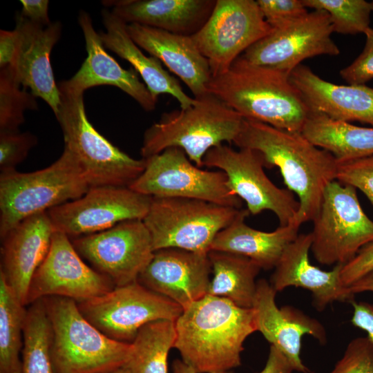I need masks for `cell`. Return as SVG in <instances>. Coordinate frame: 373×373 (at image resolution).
I'll list each match as a JSON object with an SVG mask.
<instances>
[{
  "instance_id": "7dc6e473",
  "label": "cell",
  "mask_w": 373,
  "mask_h": 373,
  "mask_svg": "<svg viewBox=\"0 0 373 373\" xmlns=\"http://www.w3.org/2000/svg\"><path fill=\"white\" fill-rule=\"evenodd\" d=\"M173 373H197L191 367L186 364L182 360L176 359L172 365ZM222 373H232L230 371Z\"/></svg>"
},
{
  "instance_id": "d590c367",
  "label": "cell",
  "mask_w": 373,
  "mask_h": 373,
  "mask_svg": "<svg viewBox=\"0 0 373 373\" xmlns=\"http://www.w3.org/2000/svg\"><path fill=\"white\" fill-rule=\"evenodd\" d=\"M37 142V136L28 131L0 133L1 173L16 170Z\"/></svg>"
},
{
  "instance_id": "9a60e30c",
  "label": "cell",
  "mask_w": 373,
  "mask_h": 373,
  "mask_svg": "<svg viewBox=\"0 0 373 373\" xmlns=\"http://www.w3.org/2000/svg\"><path fill=\"white\" fill-rule=\"evenodd\" d=\"M151 198L128 186L90 187L82 197L49 209L55 231L70 238L93 234L146 216Z\"/></svg>"
},
{
  "instance_id": "603a6c76",
  "label": "cell",
  "mask_w": 373,
  "mask_h": 373,
  "mask_svg": "<svg viewBox=\"0 0 373 373\" xmlns=\"http://www.w3.org/2000/svg\"><path fill=\"white\" fill-rule=\"evenodd\" d=\"M78 21L84 34L87 57L78 71L65 80L66 84L84 93L95 86H115L131 97L146 111L154 110L157 101L133 68H123L106 51L89 14L81 11Z\"/></svg>"
},
{
  "instance_id": "30bf717a",
  "label": "cell",
  "mask_w": 373,
  "mask_h": 373,
  "mask_svg": "<svg viewBox=\"0 0 373 373\" xmlns=\"http://www.w3.org/2000/svg\"><path fill=\"white\" fill-rule=\"evenodd\" d=\"M144 160V171L128 186L132 190L151 198L195 199L242 209L225 173L197 166L182 149L170 147Z\"/></svg>"
},
{
  "instance_id": "4dcf8cb0",
  "label": "cell",
  "mask_w": 373,
  "mask_h": 373,
  "mask_svg": "<svg viewBox=\"0 0 373 373\" xmlns=\"http://www.w3.org/2000/svg\"><path fill=\"white\" fill-rule=\"evenodd\" d=\"M176 338L175 323L157 320L142 327L122 368L126 373H167V358Z\"/></svg>"
},
{
  "instance_id": "e0dca14e",
  "label": "cell",
  "mask_w": 373,
  "mask_h": 373,
  "mask_svg": "<svg viewBox=\"0 0 373 373\" xmlns=\"http://www.w3.org/2000/svg\"><path fill=\"white\" fill-rule=\"evenodd\" d=\"M115 287L79 256L64 233L55 231L50 249L30 281L27 305L47 296L66 297L80 302Z\"/></svg>"
},
{
  "instance_id": "f546056e",
  "label": "cell",
  "mask_w": 373,
  "mask_h": 373,
  "mask_svg": "<svg viewBox=\"0 0 373 373\" xmlns=\"http://www.w3.org/2000/svg\"><path fill=\"white\" fill-rule=\"evenodd\" d=\"M212 278L207 294L227 298L239 307L252 308L256 278L261 268L247 257L211 250L208 253Z\"/></svg>"
},
{
  "instance_id": "836d02e7",
  "label": "cell",
  "mask_w": 373,
  "mask_h": 373,
  "mask_svg": "<svg viewBox=\"0 0 373 373\" xmlns=\"http://www.w3.org/2000/svg\"><path fill=\"white\" fill-rule=\"evenodd\" d=\"M307 8L324 10L329 17L333 32L364 33L370 28L371 2L365 0H303Z\"/></svg>"
},
{
  "instance_id": "bcb514c9",
  "label": "cell",
  "mask_w": 373,
  "mask_h": 373,
  "mask_svg": "<svg viewBox=\"0 0 373 373\" xmlns=\"http://www.w3.org/2000/svg\"><path fill=\"white\" fill-rule=\"evenodd\" d=\"M354 295L365 291L373 292V271L348 287Z\"/></svg>"
},
{
  "instance_id": "f6af8a7d",
  "label": "cell",
  "mask_w": 373,
  "mask_h": 373,
  "mask_svg": "<svg viewBox=\"0 0 373 373\" xmlns=\"http://www.w3.org/2000/svg\"><path fill=\"white\" fill-rule=\"evenodd\" d=\"M294 369L286 357L271 345L265 367L256 373H293Z\"/></svg>"
},
{
  "instance_id": "ffe728a7",
  "label": "cell",
  "mask_w": 373,
  "mask_h": 373,
  "mask_svg": "<svg viewBox=\"0 0 373 373\" xmlns=\"http://www.w3.org/2000/svg\"><path fill=\"white\" fill-rule=\"evenodd\" d=\"M15 29L19 35L18 50L13 66L7 68L21 86L48 104L55 115L60 95L50 55L61 37V24L55 21L41 26L17 15Z\"/></svg>"
},
{
  "instance_id": "44dd1931",
  "label": "cell",
  "mask_w": 373,
  "mask_h": 373,
  "mask_svg": "<svg viewBox=\"0 0 373 373\" xmlns=\"http://www.w3.org/2000/svg\"><path fill=\"white\" fill-rule=\"evenodd\" d=\"M54 232L47 212H41L22 220L1 238L0 275L24 306L32 278L48 253Z\"/></svg>"
},
{
  "instance_id": "277c9868",
  "label": "cell",
  "mask_w": 373,
  "mask_h": 373,
  "mask_svg": "<svg viewBox=\"0 0 373 373\" xmlns=\"http://www.w3.org/2000/svg\"><path fill=\"white\" fill-rule=\"evenodd\" d=\"M194 99V104L185 109L163 113L159 122L145 131L140 150L142 159L178 147L202 168L210 149L224 142L233 143L244 118L209 92Z\"/></svg>"
},
{
  "instance_id": "cb8c5ba5",
  "label": "cell",
  "mask_w": 373,
  "mask_h": 373,
  "mask_svg": "<svg viewBox=\"0 0 373 373\" xmlns=\"http://www.w3.org/2000/svg\"><path fill=\"white\" fill-rule=\"evenodd\" d=\"M133 41L158 59L189 88L194 98L209 93L212 77L207 59L201 54L191 36L173 34L138 24H126Z\"/></svg>"
},
{
  "instance_id": "f1b7e54d",
  "label": "cell",
  "mask_w": 373,
  "mask_h": 373,
  "mask_svg": "<svg viewBox=\"0 0 373 373\" xmlns=\"http://www.w3.org/2000/svg\"><path fill=\"white\" fill-rule=\"evenodd\" d=\"M301 133L338 163L373 155V128L361 127L310 111Z\"/></svg>"
},
{
  "instance_id": "6da1fadb",
  "label": "cell",
  "mask_w": 373,
  "mask_h": 373,
  "mask_svg": "<svg viewBox=\"0 0 373 373\" xmlns=\"http://www.w3.org/2000/svg\"><path fill=\"white\" fill-rule=\"evenodd\" d=\"M233 143L259 153L265 166L279 169L287 189L298 197L294 223L300 226L316 216L327 186L336 180L338 162L300 132L289 131L244 119Z\"/></svg>"
},
{
  "instance_id": "d6986e66",
  "label": "cell",
  "mask_w": 373,
  "mask_h": 373,
  "mask_svg": "<svg viewBox=\"0 0 373 373\" xmlns=\"http://www.w3.org/2000/svg\"><path fill=\"white\" fill-rule=\"evenodd\" d=\"M211 274L208 253L166 248L155 251L137 280L184 310L207 294Z\"/></svg>"
},
{
  "instance_id": "7bdbcfd3",
  "label": "cell",
  "mask_w": 373,
  "mask_h": 373,
  "mask_svg": "<svg viewBox=\"0 0 373 373\" xmlns=\"http://www.w3.org/2000/svg\"><path fill=\"white\" fill-rule=\"evenodd\" d=\"M350 303L353 307L352 325L365 331L373 343V303L352 300Z\"/></svg>"
},
{
  "instance_id": "83f0119b",
  "label": "cell",
  "mask_w": 373,
  "mask_h": 373,
  "mask_svg": "<svg viewBox=\"0 0 373 373\" xmlns=\"http://www.w3.org/2000/svg\"><path fill=\"white\" fill-rule=\"evenodd\" d=\"M249 213L242 209L236 218L215 237L211 250L241 255L254 261L261 269H274L284 251L298 236L300 226L291 222L271 232L248 226Z\"/></svg>"
},
{
  "instance_id": "7a4b0ae2",
  "label": "cell",
  "mask_w": 373,
  "mask_h": 373,
  "mask_svg": "<svg viewBox=\"0 0 373 373\" xmlns=\"http://www.w3.org/2000/svg\"><path fill=\"white\" fill-rule=\"evenodd\" d=\"M175 323L173 347L197 373H222L240 366L243 343L257 331L253 308L209 294L184 309Z\"/></svg>"
},
{
  "instance_id": "3957f363",
  "label": "cell",
  "mask_w": 373,
  "mask_h": 373,
  "mask_svg": "<svg viewBox=\"0 0 373 373\" xmlns=\"http://www.w3.org/2000/svg\"><path fill=\"white\" fill-rule=\"evenodd\" d=\"M290 73L249 63L241 55L208 90L244 119L300 132L310 110L291 84Z\"/></svg>"
},
{
  "instance_id": "7402d4cb",
  "label": "cell",
  "mask_w": 373,
  "mask_h": 373,
  "mask_svg": "<svg viewBox=\"0 0 373 373\" xmlns=\"http://www.w3.org/2000/svg\"><path fill=\"white\" fill-rule=\"evenodd\" d=\"M312 242L311 233L298 234L285 249L275 267L271 285L276 292L289 287L309 290L312 304L319 312L335 301L351 302L354 295L341 280L343 265H336L328 271L312 265L309 258Z\"/></svg>"
},
{
  "instance_id": "8992f818",
  "label": "cell",
  "mask_w": 373,
  "mask_h": 373,
  "mask_svg": "<svg viewBox=\"0 0 373 373\" xmlns=\"http://www.w3.org/2000/svg\"><path fill=\"white\" fill-rule=\"evenodd\" d=\"M42 299L50 323V357L55 373H107L123 367L131 343L106 336L82 316L73 299Z\"/></svg>"
},
{
  "instance_id": "d4e9b609",
  "label": "cell",
  "mask_w": 373,
  "mask_h": 373,
  "mask_svg": "<svg viewBox=\"0 0 373 373\" xmlns=\"http://www.w3.org/2000/svg\"><path fill=\"white\" fill-rule=\"evenodd\" d=\"M289 79L310 111L322 113L334 119L373 126V88L365 84L331 83L303 64L290 73Z\"/></svg>"
},
{
  "instance_id": "e575fe53",
  "label": "cell",
  "mask_w": 373,
  "mask_h": 373,
  "mask_svg": "<svg viewBox=\"0 0 373 373\" xmlns=\"http://www.w3.org/2000/svg\"><path fill=\"white\" fill-rule=\"evenodd\" d=\"M20 86L8 68L0 69V133L19 131L25 111L38 108L36 97Z\"/></svg>"
},
{
  "instance_id": "b9f144b4",
  "label": "cell",
  "mask_w": 373,
  "mask_h": 373,
  "mask_svg": "<svg viewBox=\"0 0 373 373\" xmlns=\"http://www.w3.org/2000/svg\"><path fill=\"white\" fill-rule=\"evenodd\" d=\"M19 45L17 31L0 30V69L10 68L13 66Z\"/></svg>"
},
{
  "instance_id": "52a82bcc",
  "label": "cell",
  "mask_w": 373,
  "mask_h": 373,
  "mask_svg": "<svg viewBox=\"0 0 373 373\" xmlns=\"http://www.w3.org/2000/svg\"><path fill=\"white\" fill-rule=\"evenodd\" d=\"M90 186L77 162L64 149L48 167L0 174V238L26 218L76 200Z\"/></svg>"
},
{
  "instance_id": "ab89813d",
  "label": "cell",
  "mask_w": 373,
  "mask_h": 373,
  "mask_svg": "<svg viewBox=\"0 0 373 373\" xmlns=\"http://www.w3.org/2000/svg\"><path fill=\"white\" fill-rule=\"evenodd\" d=\"M365 44L361 54L347 67L340 71L341 77L352 85H363L373 79V28L364 32Z\"/></svg>"
},
{
  "instance_id": "60d3db41",
  "label": "cell",
  "mask_w": 373,
  "mask_h": 373,
  "mask_svg": "<svg viewBox=\"0 0 373 373\" xmlns=\"http://www.w3.org/2000/svg\"><path fill=\"white\" fill-rule=\"evenodd\" d=\"M373 271V242L359 250L350 261L343 265L341 280L343 286L351 285Z\"/></svg>"
},
{
  "instance_id": "d6a6232c",
  "label": "cell",
  "mask_w": 373,
  "mask_h": 373,
  "mask_svg": "<svg viewBox=\"0 0 373 373\" xmlns=\"http://www.w3.org/2000/svg\"><path fill=\"white\" fill-rule=\"evenodd\" d=\"M50 341V323L43 299H38L27 308L21 352L22 373H55Z\"/></svg>"
},
{
  "instance_id": "9c48e42d",
  "label": "cell",
  "mask_w": 373,
  "mask_h": 373,
  "mask_svg": "<svg viewBox=\"0 0 373 373\" xmlns=\"http://www.w3.org/2000/svg\"><path fill=\"white\" fill-rule=\"evenodd\" d=\"M312 222L311 251L322 265H345L373 242V221L362 209L356 189L338 180L325 188Z\"/></svg>"
},
{
  "instance_id": "681fc988",
  "label": "cell",
  "mask_w": 373,
  "mask_h": 373,
  "mask_svg": "<svg viewBox=\"0 0 373 373\" xmlns=\"http://www.w3.org/2000/svg\"><path fill=\"white\" fill-rule=\"evenodd\" d=\"M372 3V11H373V1L371 2Z\"/></svg>"
},
{
  "instance_id": "1f68e13d",
  "label": "cell",
  "mask_w": 373,
  "mask_h": 373,
  "mask_svg": "<svg viewBox=\"0 0 373 373\" xmlns=\"http://www.w3.org/2000/svg\"><path fill=\"white\" fill-rule=\"evenodd\" d=\"M26 312L0 275V373H22L20 353Z\"/></svg>"
},
{
  "instance_id": "8fae6325",
  "label": "cell",
  "mask_w": 373,
  "mask_h": 373,
  "mask_svg": "<svg viewBox=\"0 0 373 373\" xmlns=\"http://www.w3.org/2000/svg\"><path fill=\"white\" fill-rule=\"evenodd\" d=\"M77 304L82 316L106 336L127 343L144 325L157 320L175 321L183 312L178 303L137 280Z\"/></svg>"
},
{
  "instance_id": "2e32d148",
  "label": "cell",
  "mask_w": 373,
  "mask_h": 373,
  "mask_svg": "<svg viewBox=\"0 0 373 373\" xmlns=\"http://www.w3.org/2000/svg\"><path fill=\"white\" fill-rule=\"evenodd\" d=\"M332 33L329 15L314 10L273 28L241 56L251 64L291 73L305 59L338 55L340 50L331 37Z\"/></svg>"
},
{
  "instance_id": "8d00e7d4",
  "label": "cell",
  "mask_w": 373,
  "mask_h": 373,
  "mask_svg": "<svg viewBox=\"0 0 373 373\" xmlns=\"http://www.w3.org/2000/svg\"><path fill=\"white\" fill-rule=\"evenodd\" d=\"M329 373H373V343L364 336L352 340Z\"/></svg>"
},
{
  "instance_id": "5b68a950",
  "label": "cell",
  "mask_w": 373,
  "mask_h": 373,
  "mask_svg": "<svg viewBox=\"0 0 373 373\" xmlns=\"http://www.w3.org/2000/svg\"><path fill=\"white\" fill-rule=\"evenodd\" d=\"M58 87L60 104L55 117L63 133L64 149L77 162L90 187L129 186L144 171L145 160L129 156L94 128L86 113L84 92L65 80Z\"/></svg>"
},
{
  "instance_id": "c3c4849f",
  "label": "cell",
  "mask_w": 373,
  "mask_h": 373,
  "mask_svg": "<svg viewBox=\"0 0 373 373\" xmlns=\"http://www.w3.org/2000/svg\"><path fill=\"white\" fill-rule=\"evenodd\" d=\"M107 373H126L123 368H119Z\"/></svg>"
},
{
  "instance_id": "484cf974",
  "label": "cell",
  "mask_w": 373,
  "mask_h": 373,
  "mask_svg": "<svg viewBox=\"0 0 373 373\" xmlns=\"http://www.w3.org/2000/svg\"><path fill=\"white\" fill-rule=\"evenodd\" d=\"M216 0L103 1L126 24L138 23L173 34L192 36L211 15Z\"/></svg>"
},
{
  "instance_id": "ee69618b",
  "label": "cell",
  "mask_w": 373,
  "mask_h": 373,
  "mask_svg": "<svg viewBox=\"0 0 373 373\" xmlns=\"http://www.w3.org/2000/svg\"><path fill=\"white\" fill-rule=\"evenodd\" d=\"M22 10L19 14L28 20L40 24L48 26L50 22L48 17V0H21Z\"/></svg>"
},
{
  "instance_id": "ba28073f",
  "label": "cell",
  "mask_w": 373,
  "mask_h": 373,
  "mask_svg": "<svg viewBox=\"0 0 373 373\" xmlns=\"http://www.w3.org/2000/svg\"><path fill=\"white\" fill-rule=\"evenodd\" d=\"M242 209L181 198H151L143 219L154 251L176 248L209 253L216 235Z\"/></svg>"
},
{
  "instance_id": "f35d334b",
  "label": "cell",
  "mask_w": 373,
  "mask_h": 373,
  "mask_svg": "<svg viewBox=\"0 0 373 373\" xmlns=\"http://www.w3.org/2000/svg\"><path fill=\"white\" fill-rule=\"evenodd\" d=\"M267 23L275 28L305 15L308 11L303 0H257Z\"/></svg>"
},
{
  "instance_id": "4316f807",
  "label": "cell",
  "mask_w": 373,
  "mask_h": 373,
  "mask_svg": "<svg viewBox=\"0 0 373 373\" xmlns=\"http://www.w3.org/2000/svg\"><path fill=\"white\" fill-rule=\"evenodd\" d=\"M102 17L106 32L99 35L104 46L130 63L154 99L157 101L161 94H169L177 99L181 109L194 104V97L184 93L178 79L164 69L158 59L142 52L129 36L125 22L106 8L102 10Z\"/></svg>"
},
{
  "instance_id": "74e56055",
  "label": "cell",
  "mask_w": 373,
  "mask_h": 373,
  "mask_svg": "<svg viewBox=\"0 0 373 373\" xmlns=\"http://www.w3.org/2000/svg\"><path fill=\"white\" fill-rule=\"evenodd\" d=\"M336 180L358 189L373 206V155L338 163Z\"/></svg>"
},
{
  "instance_id": "7c38bea8",
  "label": "cell",
  "mask_w": 373,
  "mask_h": 373,
  "mask_svg": "<svg viewBox=\"0 0 373 373\" xmlns=\"http://www.w3.org/2000/svg\"><path fill=\"white\" fill-rule=\"evenodd\" d=\"M272 30L256 1L216 0L207 22L191 37L214 77L225 73L247 48Z\"/></svg>"
},
{
  "instance_id": "5bb4252c",
  "label": "cell",
  "mask_w": 373,
  "mask_h": 373,
  "mask_svg": "<svg viewBox=\"0 0 373 373\" xmlns=\"http://www.w3.org/2000/svg\"><path fill=\"white\" fill-rule=\"evenodd\" d=\"M70 239L79 256L115 287L137 280L155 252L142 220L124 221L103 231Z\"/></svg>"
},
{
  "instance_id": "ac0fdd59",
  "label": "cell",
  "mask_w": 373,
  "mask_h": 373,
  "mask_svg": "<svg viewBox=\"0 0 373 373\" xmlns=\"http://www.w3.org/2000/svg\"><path fill=\"white\" fill-rule=\"evenodd\" d=\"M276 293L266 280L257 281L252 307L256 329L286 357L294 371L310 373L300 356L301 339L309 334L325 344V327L318 320L292 306L279 308L276 303Z\"/></svg>"
},
{
  "instance_id": "4fadbf2b",
  "label": "cell",
  "mask_w": 373,
  "mask_h": 373,
  "mask_svg": "<svg viewBox=\"0 0 373 373\" xmlns=\"http://www.w3.org/2000/svg\"><path fill=\"white\" fill-rule=\"evenodd\" d=\"M203 166L225 173L229 188L246 202L249 213L268 210L276 216L280 226L294 222L299 202L292 191L278 187L267 176L259 153L249 149L234 150L222 144L207 153Z\"/></svg>"
}]
</instances>
